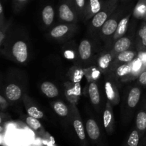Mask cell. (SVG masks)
<instances>
[{
  "mask_svg": "<svg viewBox=\"0 0 146 146\" xmlns=\"http://www.w3.org/2000/svg\"><path fill=\"white\" fill-rule=\"evenodd\" d=\"M128 19H129V16L127 17H125L123 19L121 20L120 23L118 25V28H117V35L121 36L125 33L127 30V27H128Z\"/></svg>",
  "mask_w": 146,
  "mask_h": 146,
  "instance_id": "obj_18",
  "label": "cell"
},
{
  "mask_svg": "<svg viewBox=\"0 0 146 146\" xmlns=\"http://www.w3.org/2000/svg\"><path fill=\"white\" fill-rule=\"evenodd\" d=\"M139 82L143 85L146 86V71H144L140 75Z\"/></svg>",
  "mask_w": 146,
  "mask_h": 146,
  "instance_id": "obj_29",
  "label": "cell"
},
{
  "mask_svg": "<svg viewBox=\"0 0 146 146\" xmlns=\"http://www.w3.org/2000/svg\"><path fill=\"white\" fill-rule=\"evenodd\" d=\"M131 45V41L128 37H123L119 38L114 44V50L115 52L121 53L127 51Z\"/></svg>",
  "mask_w": 146,
  "mask_h": 146,
  "instance_id": "obj_9",
  "label": "cell"
},
{
  "mask_svg": "<svg viewBox=\"0 0 146 146\" xmlns=\"http://www.w3.org/2000/svg\"><path fill=\"white\" fill-rule=\"evenodd\" d=\"M118 24L116 20L112 19H108L103 25L101 31L104 35L110 36L115 33V31L117 30V28H118Z\"/></svg>",
  "mask_w": 146,
  "mask_h": 146,
  "instance_id": "obj_8",
  "label": "cell"
},
{
  "mask_svg": "<svg viewBox=\"0 0 146 146\" xmlns=\"http://www.w3.org/2000/svg\"><path fill=\"white\" fill-rule=\"evenodd\" d=\"M136 126L139 131L143 133L146 130V112L141 111L136 117Z\"/></svg>",
  "mask_w": 146,
  "mask_h": 146,
  "instance_id": "obj_13",
  "label": "cell"
},
{
  "mask_svg": "<svg viewBox=\"0 0 146 146\" xmlns=\"http://www.w3.org/2000/svg\"><path fill=\"white\" fill-rule=\"evenodd\" d=\"M16 1H19V2H24V1H27V0H16Z\"/></svg>",
  "mask_w": 146,
  "mask_h": 146,
  "instance_id": "obj_33",
  "label": "cell"
},
{
  "mask_svg": "<svg viewBox=\"0 0 146 146\" xmlns=\"http://www.w3.org/2000/svg\"><path fill=\"white\" fill-rule=\"evenodd\" d=\"M105 90L106 96L108 100L111 101H113L115 98V89L113 87L112 84L110 82H106L105 84Z\"/></svg>",
  "mask_w": 146,
  "mask_h": 146,
  "instance_id": "obj_22",
  "label": "cell"
},
{
  "mask_svg": "<svg viewBox=\"0 0 146 146\" xmlns=\"http://www.w3.org/2000/svg\"><path fill=\"white\" fill-rule=\"evenodd\" d=\"M60 18L67 22H71L74 19V14L72 10L67 4H63L59 7Z\"/></svg>",
  "mask_w": 146,
  "mask_h": 146,
  "instance_id": "obj_7",
  "label": "cell"
},
{
  "mask_svg": "<svg viewBox=\"0 0 146 146\" xmlns=\"http://www.w3.org/2000/svg\"><path fill=\"white\" fill-rule=\"evenodd\" d=\"M141 92L138 88H132L130 91L128 97V105L130 108H134L137 106L140 101Z\"/></svg>",
  "mask_w": 146,
  "mask_h": 146,
  "instance_id": "obj_6",
  "label": "cell"
},
{
  "mask_svg": "<svg viewBox=\"0 0 146 146\" xmlns=\"http://www.w3.org/2000/svg\"><path fill=\"white\" fill-rule=\"evenodd\" d=\"M77 6L79 8H83L85 5V0H75Z\"/></svg>",
  "mask_w": 146,
  "mask_h": 146,
  "instance_id": "obj_31",
  "label": "cell"
},
{
  "mask_svg": "<svg viewBox=\"0 0 146 146\" xmlns=\"http://www.w3.org/2000/svg\"><path fill=\"white\" fill-rule=\"evenodd\" d=\"M68 31V27L66 25H59L54 27L51 31V36L54 38H60Z\"/></svg>",
  "mask_w": 146,
  "mask_h": 146,
  "instance_id": "obj_15",
  "label": "cell"
},
{
  "mask_svg": "<svg viewBox=\"0 0 146 146\" xmlns=\"http://www.w3.org/2000/svg\"><path fill=\"white\" fill-rule=\"evenodd\" d=\"M131 71H132V68H131V66L128 64H124V65L118 67L117 69V74L119 76H124L131 74Z\"/></svg>",
  "mask_w": 146,
  "mask_h": 146,
  "instance_id": "obj_25",
  "label": "cell"
},
{
  "mask_svg": "<svg viewBox=\"0 0 146 146\" xmlns=\"http://www.w3.org/2000/svg\"><path fill=\"white\" fill-rule=\"evenodd\" d=\"M139 140L140 136L139 133L137 131H133L131 132L130 134L129 138H128V146H138V143H139Z\"/></svg>",
  "mask_w": 146,
  "mask_h": 146,
  "instance_id": "obj_19",
  "label": "cell"
},
{
  "mask_svg": "<svg viewBox=\"0 0 146 146\" xmlns=\"http://www.w3.org/2000/svg\"><path fill=\"white\" fill-rule=\"evenodd\" d=\"M3 12V7H2V4H0V13L1 14H2Z\"/></svg>",
  "mask_w": 146,
  "mask_h": 146,
  "instance_id": "obj_32",
  "label": "cell"
},
{
  "mask_svg": "<svg viewBox=\"0 0 146 146\" xmlns=\"http://www.w3.org/2000/svg\"><path fill=\"white\" fill-rule=\"evenodd\" d=\"M107 18H108V14L106 12L104 11H99L96 14V15L93 18L92 24L94 27H96V28L102 27L107 21Z\"/></svg>",
  "mask_w": 146,
  "mask_h": 146,
  "instance_id": "obj_12",
  "label": "cell"
},
{
  "mask_svg": "<svg viewBox=\"0 0 146 146\" xmlns=\"http://www.w3.org/2000/svg\"><path fill=\"white\" fill-rule=\"evenodd\" d=\"M113 120V115L111 113V111L108 108H107L104 113V125L106 129H108L110 128L111 122Z\"/></svg>",
  "mask_w": 146,
  "mask_h": 146,
  "instance_id": "obj_24",
  "label": "cell"
},
{
  "mask_svg": "<svg viewBox=\"0 0 146 146\" xmlns=\"http://www.w3.org/2000/svg\"><path fill=\"white\" fill-rule=\"evenodd\" d=\"M88 94L91 101L94 105H98L100 103V94L97 84L91 83L88 88Z\"/></svg>",
  "mask_w": 146,
  "mask_h": 146,
  "instance_id": "obj_11",
  "label": "cell"
},
{
  "mask_svg": "<svg viewBox=\"0 0 146 146\" xmlns=\"http://www.w3.org/2000/svg\"><path fill=\"white\" fill-rule=\"evenodd\" d=\"M54 11L51 6H46L42 11V19L46 25L48 26L52 24L54 21Z\"/></svg>",
  "mask_w": 146,
  "mask_h": 146,
  "instance_id": "obj_10",
  "label": "cell"
},
{
  "mask_svg": "<svg viewBox=\"0 0 146 146\" xmlns=\"http://www.w3.org/2000/svg\"><path fill=\"white\" fill-rule=\"evenodd\" d=\"M111 60H112V56L110 54H105L104 56H101L98 61L100 68H102V69H106V68H108L109 66Z\"/></svg>",
  "mask_w": 146,
  "mask_h": 146,
  "instance_id": "obj_21",
  "label": "cell"
},
{
  "mask_svg": "<svg viewBox=\"0 0 146 146\" xmlns=\"http://www.w3.org/2000/svg\"><path fill=\"white\" fill-rule=\"evenodd\" d=\"M27 113H28L29 115L34 118H37V119H40L44 117V113L42 111H39L36 107L35 106H31L27 110Z\"/></svg>",
  "mask_w": 146,
  "mask_h": 146,
  "instance_id": "obj_23",
  "label": "cell"
},
{
  "mask_svg": "<svg viewBox=\"0 0 146 146\" xmlns=\"http://www.w3.org/2000/svg\"><path fill=\"white\" fill-rule=\"evenodd\" d=\"M138 34H139V36L141 39L142 44L144 46H146V25L140 29Z\"/></svg>",
  "mask_w": 146,
  "mask_h": 146,
  "instance_id": "obj_28",
  "label": "cell"
},
{
  "mask_svg": "<svg viewBox=\"0 0 146 146\" xmlns=\"http://www.w3.org/2000/svg\"><path fill=\"white\" fill-rule=\"evenodd\" d=\"M2 40H3V34L1 33V43L2 42Z\"/></svg>",
  "mask_w": 146,
  "mask_h": 146,
  "instance_id": "obj_34",
  "label": "cell"
},
{
  "mask_svg": "<svg viewBox=\"0 0 146 146\" xmlns=\"http://www.w3.org/2000/svg\"><path fill=\"white\" fill-rule=\"evenodd\" d=\"M135 11H137V14L141 17H143V16L146 15V0H144L143 2L138 4Z\"/></svg>",
  "mask_w": 146,
  "mask_h": 146,
  "instance_id": "obj_27",
  "label": "cell"
},
{
  "mask_svg": "<svg viewBox=\"0 0 146 146\" xmlns=\"http://www.w3.org/2000/svg\"><path fill=\"white\" fill-rule=\"evenodd\" d=\"M90 8L93 14H97L101 9V4L100 0H90Z\"/></svg>",
  "mask_w": 146,
  "mask_h": 146,
  "instance_id": "obj_26",
  "label": "cell"
},
{
  "mask_svg": "<svg viewBox=\"0 0 146 146\" xmlns=\"http://www.w3.org/2000/svg\"><path fill=\"white\" fill-rule=\"evenodd\" d=\"M41 89L43 94L48 98H54L56 97L58 94V88L51 82L46 81L41 86Z\"/></svg>",
  "mask_w": 146,
  "mask_h": 146,
  "instance_id": "obj_4",
  "label": "cell"
},
{
  "mask_svg": "<svg viewBox=\"0 0 146 146\" xmlns=\"http://www.w3.org/2000/svg\"><path fill=\"white\" fill-rule=\"evenodd\" d=\"M6 96L7 98L11 101H17L21 96V90L17 85L9 84L6 88Z\"/></svg>",
  "mask_w": 146,
  "mask_h": 146,
  "instance_id": "obj_3",
  "label": "cell"
},
{
  "mask_svg": "<svg viewBox=\"0 0 146 146\" xmlns=\"http://www.w3.org/2000/svg\"><path fill=\"white\" fill-rule=\"evenodd\" d=\"M0 104H1V109H4V108H6V107H7V101H6V100L4 99V97H3L2 96H0Z\"/></svg>",
  "mask_w": 146,
  "mask_h": 146,
  "instance_id": "obj_30",
  "label": "cell"
},
{
  "mask_svg": "<svg viewBox=\"0 0 146 146\" xmlns=\"http://www.w3.org/2000/svg\"><path fill=\"white\" fill-rule=\"evenodd\" d=\"M54 109L55 112L60 116H66L68 113V110L66 106L62 102H56L54 105Z\"/></svg>",
  "mask_w": 146,
  "mask_h": 146,
  "instance_id": "obj_16",
  "label": "cell"
},
{
  "mask_svg": "<svg viewBox=\"0 0 146 146\" xmlns=\"http://www.w3.org/2000/svg\"><path fill=\"white\" fill-rule=\"evenodd\" d=\"M26 122H27V125L34 131H38L41 127V124L39 122V121L37 118H34V117H27V119H26Z\"/></svg>",
  "mask_w": 146,
  "mask_h": 146,
  "instance_id": "obj_20",
  "label": "cell"
},
{
  "mask_svg": "<svg viewBox=\"0 0 146 146\" xmlns=\"http://www.w3.org/2000/svg\"><path fill=\"white\" fill-rule=\"evenodd\" d=\"M134 56H135V54L133 51L127 50V51L119 53L118 56V60L121 62L128 63L133 60Z\"/></svg>",
  "mask_w": 146,
  "mask_h": 146,
  "instance_id": "obj_17",
  "label": "cell"
},
{
  "mask_svg": "<svg viewBox=\"0 0 146 146\" xmlns=\"http://www.w3.org/2000/svg\"><path fill=\"white\" fill-rule=\"evenodd\" d=\"M86 128L87 133L91 140L96 141L98 139L100 136V129L97 123L94 120H88L86 122Z\"/></svg>",
  "mask_w": 146,
  "mask_h": 146,
  "instance_id": "obj_2",
  "label": "cell"
},
{
  "mask_svg": "<svg viewBox=\"0 0 146 146\" xmlns=\"http://www.w3.org/2000/svg\"><path fill=\"white\" fill-rule=\"evenodd\" d=\"M74 125V128L75 129L76 133L77 135H78V138L81 141H85L86 139V133L85 131H84V127L83 125L82 122L80 120H75L73 123Z\"/></svg>",
  "mask_w": 146,
  "mask_h": 146,
  "instance_id": "obj_14",
  "label": "cell"
},
{
  "mask_svg": "<svg viewBox=\"0 0 146 146\" xmlns=\"http://www.w3.org/2000/svg\"><path fill=\"white\" fill-rule=\"evenodd\" d=\"M12 54L19 62L23 63L26 61L28 58L27 44L22 41H17L12 47Z\"/></svg>",
  "mask_w": 146,
  "mask_h": 146,
  "instance_id": "obj_1",
  "label": "cell"
},
{
  "mask_svg": "<svg viewBox=\"0 0 146 146\" xmlns=\"http://www.w3.org/2000/svg\"><path fill=\"white\" fill-rule=\"evenodd\" d=\"M145 19H146V15H145Z\"/></svg>",
  "mask_w": 146,
  "mask_h": 146,
  "instance_id": "obj_35",
  "label": "cell"
},
{
  "mask_svg": "<svg viewBox=\"0 0 146 146\" xmlns=\"http://www.w3.org/2000/svg\"><path fill=\"white\" fill-rule=\"evenodd\" d=\"M78 52L83 60H87L91 56V45L87 40H84L80 44L78 47Z\"/></svg>",
  "mask_w": 146,
  "mask_h": 146,
  "instance_id": "obj_5",
  "label": "cell"
}]
</instances>
